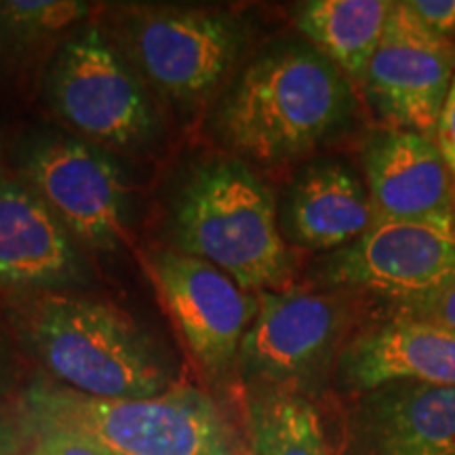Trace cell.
Returning <instances> with one entry per match:
<instances>
[{
  "label": "cell",
  "mask_w": 455,
  "mask_h": 455,
  "mask_svg": "<svg viewBox=\"0 0 455 455\" xmlns=\"http://www.w3.org/2000/svg\"><path fill=\"white\" fill-rule=\"evenodd\" d=\"M355 98L344 72L315 44L278 41L249 61L215 114L236 155L281 164L310 155L350 121Z\"/></svg>",
  "instance_id": "cell-1"
},
{
  "label": "cell",
  "mask_w": 455,
  "mask_h": 455,
  "mask_svg": "<svg viewBox=\"0 0 455 455\" xmlns=\"http://www.w3.org/2000/svg\"><path fill=\"white\" fill-rule=\"evenodd\" d=\"M171 235L180 253L215 266L249 293L281 291L291 278L275 196L236 158H204L186 175Z\"/></svg>",
  "instance_id": "cell-2"
},
{
  "label": "cell",
  "mask_w": 455,
  "mask_h": 455,
  "mask_svg": "<svg viewBox=\"0 0 455 455\" xmlns=\"http://www.w3.org/2000/svg\"><path fill=\"white\" fill-rule=\"evenodd\" d=\"M21 329L44 369L81 395L124 401L173 388L175 369L161 346L106 301L38 295L21 310Z\"/></svg>",
  "instance_id": "cell-3"
},
{
  "label": "cell",
  "mask_w": 455,
  "mask_h": 455,
  "mask_svg": "<svg viewBox=\"0 0 455 455\" xmlns=\"http://www.w3.org/2000/svg\"><path fill=\"white\" fill-rule=\"evenodd\" d=\"M26 426L83 432L123 455H238L218 405L190 386L152 398L106 401L55 384L24 395Z\"/></svg>",
  "instance_id": "cell-4"
},
{
  "label": "cell",
  "mask_w": 455,
  "mask_h": 455,
  "mask_svg": "<svg viewBox=\"0 0 455 455\" xmlns=\"http://www.w3.org/2000/svg\"><path fill=\"white\" fill-rule=\"evenodd\" d=\"M20 167L74 241L104 253L121 247L129 188L106 150L64 133H43L24 146Z\"/></svg>",
  "instance_id": "cell-5"
},
{
  "label": "cell",
  "mask_w": 455,
  "mask_h": 455,
  "mask_svg": "<svg viewBox=\"0 0 455 455\" xmlns=\"http://www.w3.org/2000/svg\"><path fill=\"white\" fill-rule=\"evenodd\" d=\"M49 100L66 123L93 141L133 148L155 135L156 112L144 83L98 28L57 51Z\"/></svg>",
  "instance_id": "cell-6"
},
{
  "label": "cell",
  "mask_w": 455,
  "mask_h": 455,
  "mask_svg": "<svg viewBox=\"0 0 455 455\" xmlns=\"http://www.w3.org/2000/svg\"><path fill=\"white\" fill-rule=\"evenodd\" d=\"M344 325L346 312L329 295L299 287L258 293L236 363L244 384L301 392L331 363Z\"/></svg>",
  "instance_id": "cell-7"
},
{
  "label": "cell",
  "mask_w": 455,
  "mask_h": 455,
  "mask_svg": "<svg viewBox=\"0 0 455 455\" xmlns=\"http://www.w3.org/2000/svg\"><path fill=\"white\" fill-rule=\"evenodd\" d=\"M131 53L146 78L175 106L204 101L236 64L243 24L201 9L146 11L131 21Z\"/></svg>",
  "instance_id": "cell-8"
},
{
  "label": "cell",
  "mask_w": 455,
  "mask_h": 455,
  "mask_svg": "<svg viewBox=\"0 0 455 455\" xmlns=\"http://www.w3.org/2000/svg\"><path fill=\"white\" fill-rule=\"evenodd\" d=\"M455 278V213L375 220L327 264V281L398 301L428 298Z\"/></svg>",
  "instance_id": "cell-9"
},
{
  "label": "cell",
  "mask_w": 455,
  "mask_h": 455,
  "mask_svg": "<svg viewBox=\"0 0 455 455\" xmlns=\"http://www.w3.org/2000/svg\"><path fill=\"white\" fill-rule=\"evenodd\" d=\"M146 268L201 371L209 379L226 378L258 315V298L215 266L180 251L150 253Z\"/></svg>",
  "instance_id": "cell-10"
},
{
  "label": "cell",
  "mask_w": 455,
  "mask_h": 455,
  "mask_svg": "<svg viewBox=\"0 0 455 455\" xmlns=\"http://www.w3.org/2000/svg\"><path fill=\"white\" fill-rule=\"evenodd\" d=\"M453 78V43L428 30L407 0L395 3L363 83L373 110L395 129L435 140Z\"/></svg>",
  "instance_id": "cell-11"
},
{
  "label": "cell",
  "mask_w": 455,
  "mask_h": 455,
  "mask_svg": "<svg viewBox=\"0 0 455 455\" xmlns=\"http://www.w3.org/2000/svg\"><path fill=\"white\" fill-rule=\"evenodd\" d=\"M335 455H455V388L396 382L358 392Z\"/></svg>",
  "instance_id": "cell-12"
},
{
  "label": "cell",
  "mask_w": 455,
  "mask_h": 455,
  "mask_svg": "<svg viewBox=\"0 0 455 455\" xmlns=\"http://www.w3.org/2000/svg\"><path fill=\"white\" fill-rule=\"evenodd\" d=\"M74 236L24 180L0 178V287L49 293L84 281Z\"/></svg>",
  "instance_id": "cell-13"
},
{
  "label": "cell",
  "mask_w": 455,
  "mask_h": 455,
  "mask_svg": "<svg viewBox=\"0 0 455 455\" xmlns=\"http://www.w3.org/2000/svg\"><path fill=\"white\" fill-rule=\"evenodd\" d=\"M338 378L352 395L396 382L455 388V335L396 315L339 350Z\"/></svg>",
  "instance_id": "cell-14"
},
{
  "label": "cell",
  "mask_w": 455,
  "mask_h": 455,
  "mask_svg": "<svg viewBox=\"0 0 455 455\" xmlns=\"http://www.w3.org/2000/svg\"><path fill=\"white\" fill-rule=\"evenodd\" d=\"M375 220H422L455 213V184L435 140L390 129L363 152Z\"/></svg>",
  "instance_id": "cell-15"
},
{
  "label": "cell",
  "mask_w": 455,
  "mask_h": 455,
  "mask_svg": "<svg viewBox=\"0 0 455 455\" xmlns=\"http://www.w3.org/2000/svg\"><path fill=\"white\" fill-rule=\"evenodd\" d=\"M284 235L312 251H341L375 221L369 190L348 164L312 163L295 178L278 215Z\"/></svg>",
  "instance_id": "cell-16"
},
{
  "label": "cell",
  "mask_w": 455,
  "mask_h": 455,
  "mask_svg": "<svg viewBox=\"0 0 455 455\" xmlns=\"http://www.w3.org/2000/svg\"><path fill=\"white\" fill-rule=\"evenodd\" d=\"M392 7L390 0H310L295 9V26L348 81L363 87Z\"/></svg>",
  "instance_id": "cell-17"
},
{
  "label": "cell",
  "mask_w": 455,
  "mask_h": 455,
  "mask_svg": "<svg viewBox=\"0 0 455 455\" xmlns=\"http://www.w3.org/2000/svg\"><path fill=\"white\" fill-rule=\"evenodd\" d=\"M244 415L249 455H335L316 407L298 390L251 388Z\"/></svg>",
  "instance_id": "cell-18"
},
{
  "label": "cell",
  "mask_w": 455,
  "mask_h": 455,
  "mask_svg": "<svg viewBox=\"0 0 455 455\" xmlns=\"http://www.w3.org/2000/svg\"><path fill=\"white\" fill-rule=\"evenodd\" d=\"M87 15V4L74 0H9L0 3V32L30 43L53 36Z\"/></svg>",
  "instance_id": "cell-19"
},
{
  "label": "cell",
  "mask_w": 455,
  "mask_h": 455,
  "mask_svg": "<svg viewBox=\"0 0 455 455\" xmlns=\"http://www.w3.org/2000/svg\"><path fill=\"white\" fill-rule=\"evenodd\" d=\"M36 441L28 455H123L83 432L64 428H34Z\"/></svg>",
  "instance_id": "cell-20"
},
{
  "label": "cell",
  "mask_w": 455,
  "mask_h": 455,
  "mask_svg": "<svg viewBox=\"0 0 455 455\" xmlns=\"http://www.w3.org/2000/svg\"><path fill=\"white\" fill-rule=\"evenodd\" d=\"M398 316L413 318V321L428 323L443 331L455 335V278H451L439 291L428 298L398 306Z\"/></svg>",
  "instance_id": "cell-21"
},
{
  "label": "cell",
  "mask_w": 455,
  "mask_h": 455,
  "mask_svg": "<svg viewBox=\"0 0 455 455\" xmlns=\"http://www.w3.org/2000/svg\"><path fill=\"white\" fill-rule=\"evenodd\" d=\"M407 7L439 36L449 38L455 32V0H407Z\"/></svg>",
  "instance_id": "cell-22"
},
{
  "label": "cell",
  "mask_w": 455,
  "mask_h": 455,
  "mask_svg": "<svg viewBox=\"0 0 455 455\" xmlns=\"http://www.w3.org/2000/svg\"><path fill=\"white\" fill-rule=\"evenodd\" d=\"M435 144L439 148L443 161L447 164L449 175H451L455 184V78L451 89H449L445 106H443L439 124H436Z\"/></svg>",
  "instance_id": "cell-23"
},
{
  "label": "cell",
  "mask_w": 455,
  "mask_h": 455,
  "mask_svg": "<svg viewBox=\"0 0 455 455\" xmlns=\"http://www.w3.org/2000/svg\"><path fill=\"white\" fill-rule=\"evenodd\" d=\"M21 447L20 428L0 413V455H17Z\"/></svg>",
  "instance_id": "cell-24"
},
{
  "label": "cell",
  "mask_w": 455,
  "mask_h": 455,
  "mask_svg": "<svg viewBox=\"0 0 455 455\" xmlns=\"http://www.w3.org/2000/svg\"><path fill=\"white\" fill-rule=\"evenodd\" d=\"M0 178H3V167H0Z\"/></svg>",
  "instance_id": "cell-25"
}]
</instances>
